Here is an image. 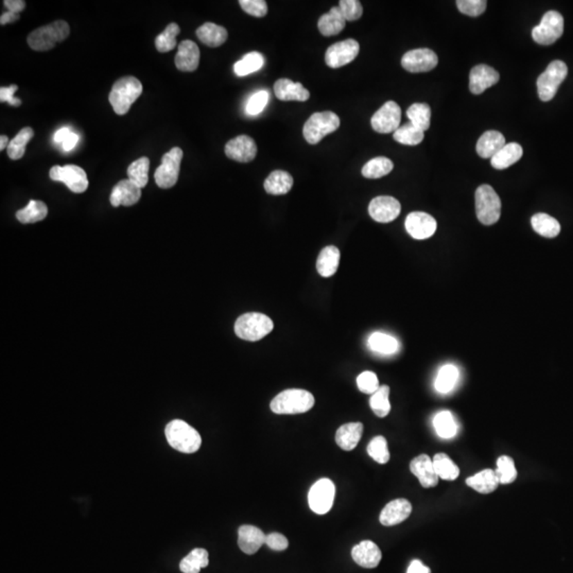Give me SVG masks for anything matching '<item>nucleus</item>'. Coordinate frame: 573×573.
Segmentation results:
<instances>
[{
  "label": "nucleus",
  "instance_id": "obj_1",
  "mask_svg": "<svg viewBox=\"0 0 573 573\" xmlns=\"http://www.w3.org/2000/svg\"><path fill=\"white\" fill-rule=\"evenodd\" d=\"M168 444L183 453H195L202 445V437L186 421L173 419L165 428Z\"/></svg>",
  "mask_w": 573,
  "mask_h": 573
},
{
  "label": "nucleus",
  "instance_id": "obj_2",
  "mask_svg": "<svg viewBox=\"0 0 573 573\" xmlns=\"http://www.w3.org/2000/svg\"><path fill=\"white\" fill-rule=\"evenodd\" d=\"M315 401V397L308 391L289 389L275 396L270 407L276 414H301L311 410Z\"/></svg>",
  "mask_w": 573,
  "mask_h": 573
},
{
  "label": "nucleus",
  "instance_id": "obj_3",
  "mask_svg": "<svg viewBox=\"0 0 573 573\" xmlns=\"http://www.w3.org/2000/svg\"><path fill=\"white\" fill-rule=\"evenodd\" d=\"M143 94V84L135 77H125L115 82L109 101L117 115H125Z\"/></svg>",
  "mask_w": 573,
  "mask_h": 573
},
{
  "label": "nucleus",
  "instance_id": "obj_4",
  "mask_svg": "<svg viewBox=\"0 0 573 573\" xmlns=\"http://www.w3.org/2000/svg\"><path fill=\"white\" fill-rule=\"evenodd\" d=\"M272 319L259 312L245 313L235 323V333L239 338L245 341L261 340L273 330Z\"/></svg>",
  "mask_w": 573,
  "mask_h": 573
},
{
  "label": "nucleus",
  "instance_id": "obj_5",
  "mask_svg": "<svg viewBox=\"0 0 573 573\" xmlns=\"http://www.w3.org/2000/svg\"><path fill=\"white\" fill-rule=\"evenodd\" d=\"M71 33L69 24L64 21H53L30 33L28 45L35 51H47L53 49L58 43L65 41Z\"/></svg>",
  "mask_w": 573,
  "mask_h": 573
},
{
  "label": "nucleus",
  "instance_id": "obj_6",
  "mask_svg": "<svg viewBox=\"0 0 573 573\" xmlns=\"http://www.w3.org/2000/svg\"><path fill=\"white\" fill-rule=\"evenodd\" d=\"M340 127V118L333 112L315 113L305 123L303 134L307 143L317 145L326 135L337 131Z\"/></svg>",
  "mask_w": 573,
  "mask_h": 573
},
{
  "label": "nucleus",
  "instance_id": "obj_7",
  "mask_svg": "<svg viewBox=\"0 0 573 573\" xmlns=\"http://www.w3.org/2000/svg\"><path fill=\"white\" fill-rule=\"evenodd\" d=\"M476 211L479 221L484 225L498 222L501 215V200L490 185H481L476 191Z\"/></svg>",
  "mask_w": 573,
  "mask_h": 573
},
{
  "label": "nucleus",
  "instance_id": "obj_8",
  "mask_svg": "<svg viewBox=\"0 0 573 573\" xmlns=\"http://www.w3.org/2000/svg\"><path fill=\"white\" fill-rule=\"evenodd\" d=\"M568 75V67L562 61H553L549 64L546 71L537 79V91L539 99L550 101L558 93V87Z\"/></svg>",
  "mask_w": 573,
  "mask_h": 573
},
{
  "label": "nucleus",
  "instance_id": "obj_9",
  "mask_svg": "<svg viewBox=\"0 0 573 573\" xmlns=\"http://www.w3.org/2000/svg\"><path fill=\"white\" fill-rule=\"evenodd\" d=\"M183 150L173 148L161 157V165L155 171V182L159 188L168 189L175 186L179 179V169L183 159Z\"/></svg>",
  "mask_w": 573,
  "mask_h": 573
},
{
  "label": "nucleus",
  "instance_id": "obj_10",
  "mask_svg": "<svg viewBox=\"0 0 573 573\" xmlns=\"http://www.w3.org/2000/svg\"><path fill=\"white\" fill-rule=\"evenodd\" d=\"M564 32V17L558 12L549 11L542 21L533 28L532 37L539 45L548 46L555 43Z\"/></svg>",
  "mask_w": 573,
  "mask_h": 573
},
{
  "label": "nucleus",
  "instance_id": "obj_11",
  "mask_svg": "<svg viewBox=\"0 0 573 573\" xmlns=\"http://www.w3.org/2000/svg\"><path fill=\"white\" fill-rule=\"evenodd\" d=\"M335 483L328 478L319 479L311 486L308 494L309 506L317 515L327 514L335 501Z\"/></svg>",
  "mask_w": 573,
  "mask_h": 573
},
{
  "label": "nucleus",
  "instance_id": "obj_12",
  "mask_svg": "<svg viewBox=\"0 0 573 573\" xmlns=\"http://www.w3.org/2000/svg\"><path fill=\"white\" fill-rule=\"evenodd\" d=\"M49 177L53 181L65 184L69 191L75 193H84L89 187L87 173L79 166H53L50 169Z\"/></svg>",
  "mask_w": 573,
  "mask_h": 573
},
{
  "label": "nucleus",
  "instance_id": "obj_13",
  "mask_svg": "<svg viewBox=\"0 0 573 573\" xmlns=\"http://www.w3.org/2000/svg\"><path fill=\"white\" fill-rule=\"evenodd\" d=\"M360 46L355 39H349L333 44L327 49L325 61L330 69H340L356 59Z\"/></svg>",
  "mask_w": 573,
  "mask_h": 573
},
{
  "label": "nucleus",
  "instance_id": "obj_14",
  "mask_svg": "<svg viewBox=\"0 0 573 573\" xmlns=\"http://www.w3.org/2000/svg\"><path fill=\"white\" fill-rule=\"evenodd\" d=\"M439 63L434 51L428 48L413 49L405 53L401 59V66L409 73H427L432 71Z\"/></svg>",
  "mask_w": 573,
  "mask_h": 573
},
{
  "label": "nucleus",
  "instance_id": "obj_15",
  "mask_svg": "<svg viewBox=\"0 0 573 573\" xmlns=\"http://www.w3.org/2000/svg\"><path fill=\"white\" fill-rule=\"evenodd\" d=\"M400 119V107L395 101H387L373 115L371 123L377 133L389 134L398 129Z\"/></svg>",
  "mask_w": 573,
  "mask_h": 573
},
{
  "label": "nucleus",
  "instance_id": "obj_16",
  "mask_svg": "<svg viewBox=\"0 0 573 573\" xmlns=\"http://www.w3.org/2000/svg\"><path fill=\"white\" fill-rule=\"evenodd\" d=\"M437 221L432 215L423 211L409 213L406 219V229L409 235L417 240L430 238L437 231Z\"/></svg>",
  "mask_w": 573,
  "mask_h": 573
},
{
  "label": "nucleus",
  "instance_id": "obj_17",
  "mask_svg": "<svg viewBox=\"0 0 573 573\" xmlns=\"http://www.w3.org/2000/svg\"><path fill=\"white\" fill-rule=\"evenodd\" d=\"M401 205L395 197L381 195L371 201L369 215L379 223L392 222L400 213Z\"/></svg>",
  "mask_w": 573,
  "mask_h": 573
},
{
  "label": "nucleus",
  "instance_id": "obj_18",
  "mask_svg": "<svg viewBox=\"0 0 573 573\" xmlns=\"http://www.w3.org/2000/svg\"><path fill=\"white\" fill-rule=\"evenodd\" d=\"M225 155L229 159L239 163L254 161L257 155V146L254 139L247 135H240L231 139L225 146Z\"/></svg>",
  "mask_w": 573,
  "mask_h": 573
},
{
  "label": "nucleus",
  "instance_id": "obj_19",
  "mask_svg": "<svg viewBox=\"0 0 573 573\" xmlns=\"http://www.w3.org/2000/svg\"><path fill=\"white\" fill-rule=\"evenodd\" d=\"M500 76L491 66L480 64L471 69L469 75V89L475 95L484 93L488 87L498 83Z\"/></svg>",
  "mask_w": 573,
  "mask_h": 573
},
{
  "label": "nucleus",
  "instance_id": "obj_20",
  "mask_svg": "<svg viewBox=\"0 0 573 573\" xmlns=\"http://www.w3.org/2000/svg\"><path fill=\"white\" fill-rule=\"evenodd\" d=\"M412 513V504L407 499H395L381 511L379 520L385 527H393L407 520Z\"/></svg>",
  "mask_w": 573,
  "mask_h": 573
},
{
  "label": "nucleus",
  "instance_id": "obj_21",
  "mask_svg": "<svg viewBox=\"0 0 573 573\" xmlns=\"http://www.w3.org/2000/svg\"><path fill=\"white\" fill-rule=\"evenodd\" d=\"M410 470L425 488H432L439 484L440 478L433 466L432 459L427 455H421L413 459L410 463Z\"/></svg>",
  "mask_w": 573,
  "mask_h": 573
},
{
  "label": "nucleus",
  "instance_id": "obj_22",
  "mask_svg": "<svg viewBox=\"0 0 573 573\" xmlns=\"http://www.w3.org/2000/svg\"><path fill=\"white\" fill-rule=\"evenodd\" d=\"M351 558L359 566L373 569L380 564L382 553L372 540H363L353 547L351 550Z\"/></svg>",
  "mask_w": 573,
  "mask_h": 573
},
{
  "label": "nucleus",
  "instance_id": "obj_23",
  "mask_svg": "<svg viewBox=\"0 0 573 573\" xmlns=\"http://www.w3.org/2000/svg\"><path fill=\"white\" fill-rule=\"evenodd\" d=\"M141 197V188L127 179H123L114 187L109 201L114 207L132 206L136 204Z\"/></svg>",
  "mask_w": 573,
  "mask_h": 573
},
{
  "label": "nucleus",
  "instance_id": "obj_24",
  "mask_svg": "<svg viewBox=\"0 0 573 573\" xmlns=\"http://www.w3.org/2000/svg\"><path fill=\"white\" fill-rule=\"evenodd\" d=\"M265 536L263 530L254 526L245 524L238 530V546L245 554H255L265 545Z\"/></svg>",
  "mask_w": 573,
  "mask_h": 573
},
{
  "label": "nucleus",
  "instance_id": "obj_25",
  "mask_svg": "<svg viewBox=\"0 0 573 573\" xmlns=\"http://www.w3.org/2000/svg\"><path fill=\"white\" fill-rule=\"evenodd\" d=\"M200 63V49L197 44L193 41H183L179 45L177 57H175V66L181 71H197Z\"/></svg>",
  "mask_w": 573,
  "mask_h": 573
},
{
  "label": "nucleus",
  "instance_id": "obj_26",
  "mask_svg": "<svg viewBox=\"0 0 573 573\" xmlns=\"http://www.w3.org/2000/svg\"><path fill=\"white\" fill-rule=\"evenodd\" d=\"M274 93L281 101H301L304 103L310 98L308 89L301 83H295L289 79H279L275 82Z\"/></svg>",
  "mask_w": 573,
  "mask_h": 573
},
{
  "label": "nucleus",
  "instance_id": "obj_27",
  "mask_svg": "<svg viewBox=\"0 0 573 573\" xmlns=\"http://www.w3.org/2000/svg\"><path fill=\"white\" fill-rule=\"evenodd\" d=\"M363 434L361 423H349L342 425L335 432V442L341 449L351 451L356 448Z\"/></svg>",
  "mask_w": 573,
  "mask_h": 573
},
{
  "label": "nucleus",
  "instance_id": "obj_28",
  "mask_svg": "<svg viewBox=\"0 0 573 573\" xmlns=\"http://www.w3.org/2000/svg\"><path fill=\"white\" fill-rule=\"evenodd\" d=\"M346 25V19H344L340 8H331L328 13L323 14L317 21V27L319 32L324 37H333L342 31Z\"/></svg>",
  "mask_w": 573,
  "mask_h": 573
},
{
  "label": "nucleus",
  "instance_id": "obj_29",
  "mask_svg": "<svg viewBox=\"0 0 573 573\" xmlns=\"http://www.w3.org/2000/svg\"><path fill=\"white\" fill-rule=\"evenodd\" d=\"M505 145L504 136L500 132L487 131L477 143V153L482 159H493Z\"/></svg>",
  "mask_w": 573,
  "mask_h": 573
},
{
  "label": "nucleus",
  "instance_id": "obj_30",
  "mask_svg": "<svg viewBox=\"0 0 573 573\" xmlns=\"http://www.w3.org/2000/svg\"><path fill=\"white\" fill-rule=\"evenodd\" d=\"M466 484L479 494H491L497 490L500 482L497 477L496 471L493 469H483L478 474L466 479Z\"/></svg>",
  "mask_w": 573,
  "mask_h": 573
},
{
  "label": "nucleus",
  "instance_id": "obj_31",
  "mask_svg": "<svg viewBox=\"0 0 573 573\" xmlns=\"http://www.w3.org/2000/svg\"><path fill=\"white\" fill-rule=\"evenodd\" d=\"M340 251L335 245H329L319 252L317 261V270L323 277H330L335 274L340 263Z\"/></svg>",
  "mask_w": 573,
  "mask_h": 573
},
{
  "label": "nucleus",
  "instance_id": "obj_32",
  "mask_svg": "<svg viewBox=\"0 0 573 573\" xmlns=\"http://www.w3.org/2000/svg\"><path fill=\"white\" fill-rule=\"evenodd\" d=\"M522 155L524 150L519 143H506L493 159H491V164L495 169L503 170L517 163L522 157Z\"/></svg>",
  "mask_w": 573,
  "mask_h": 573
},
{
  "label": "nucleus",
  "instance_id": "obj_33",
  "mask_svg": "<svg viewBox=\"0 0 573 573\" xmlns=\"http://www.w3.org/2000/svg\"><path fill=\"white\" fill-rule=\"evenodd\" d=\"M197 37L200 41L209 47H220L227 42V30L224 27L213 23H205L197 30Z\"/></svg>",
  "mask_w": 573,
  "mask_h": 573
},
{
  "label": "nucleus",
  "instance_id": "obj_34",
  "mask_svg": "<svg viewBox=\"0 0 573 573\" xmlns=\"http://www.w3.org/2000/svg\"><path fill=\"white\" fill-rule=\"evenodd\" d=\"M263 186L269 195H285L292 188L293 177L285 171L275 170L265 179Z\"/></svg>",
  "mask_w": 573,
  "mask_h": 573
},
{
  "label": "nucleus",
  "instance_id": "obj_35",
  "mask_svg": "<svg viewBox=\"0 0 573 573\" xmlns=\"http://www.w3.org/2000/svg\"><path fill=\"white\" fill-rule=\"evenodd\" d=\"M47 215L48 207L44 202L31 200L27 206L16 213V218L23 224H32L44 220Z\"/></svg>",
  "mask_w": 573,
  "mask_h": 573
},
{
  "label": "nucleus",
  "instance_id": "obj_36",
  "mask_svg": "<svg viewBox=\"0 0 573 573\" xmlns=\"http://www.w3.org/2000/svg\"><path fill=\"white\" fill-rule=\"evenodd\" d=\"M533 229L546 238H554L560 233L561 224L558 221L547 213H536L531 219Z\"/></svg>",
  "mask_w": 573,
  "mask_h": 573
},
{
  "label": "nucleus",
  "instance_id": "obj_37",
  "mask_svg": "<svg viewBox=\"0 0 573 573\" xmlns=\"http://www.w3.org/2000/svg\"><path fill=\"white\" fill-rule=\"evenodd\" d=\"M459 379V369L456 365L446 364L441 367L435 379V390L441 394H448L456 387Z\"/></svg>",
  "mask_w": 573,
  "mask_h": 573
},
{
  "label": "nucleus",
  "instance_id": "obj_38",
  "mask_svg": "<svg viewBox=\"0 0 573 573\" xmlns=\"http://www.w3.org/2000/svg\"><path fill=\"white\" fill-rule=\"evenodd\" d=\"M433 466L439 478L445 481L456 480L460 476V468L446 453H437L432 459Z\"/></svg>",
  "mask_w": 573,
  "mask_h": 573
},
{
  "label": "nucleus",
  "instance_id": "obj_39",
  "mask_svg": "<svg viewBox=\"0 0 573 573\" xmlns=\"http://www.w3.org/2000/svg\"><path fill=\"white\" fill-rule=\"evenodd\" d=\"M209 552L205 549H193L179 563V570L183 573H200L201 569L209 566Z\"/></svg>",
  "mask_w": 573,
  "mask_h": 573
},
{
  "label": "nucleus",
  "instance_id": "obj_40",
  "mask_svg": "<svg viewBox=\"0 0 573 573\" xmlns=\"http://www.w3.org/2000/svg\"><path fill=\"white\" fill-rule=\"evenodd\" d=\"M433 426H434L437 435L442 437V439H445V440L452 439L458 433V425H457L456 419L453 417L452 413L449 412V411H442V412L437 413L433 418Z\"/></svg>",
  "mask_w": 573,
  "mask_h": 573
},
{
  "label": "nucleus",
  "instance_id": "obj_41",
  "mask_svg": "<svg viewBox=\"0 0 573 573\" xmlns=\"http://www.w3.org/2000/svg\"><path fill=\"white\" fill-rule=\"evenodd\" d=\"M369 347L381 355H393L399 349V342L392 335L383 333H374L369 339Z\"/></svg>",
  "mask_w": 573,
  "mask_h": 573
},
{
  "label": "nucleus",
  "instance_id": "obj_42",
  "mask_svg": "<svg viewBox=\"0 0 573 573\" xmlns=\"http://www.w3.org/2000/svg\"><path fill=\"white\" fill-rule=\"evenodd\" d=\"M33 136H35V132L32 127H26L21 129L19 134L12 141H10L9 146H8L7 152L10 159L13 161L21 159L25 155L26 146L30 143Z\"/></svg>",
  "mask_w": 573,
  "mask_h": 573
},
{
  "label": "nucleus",
  "instance_id": "obj_43",
  "mask_svg": "<svg viewBox=\"0 0 573 573\" xmlns=\"http://www.w3.org/2000/svg\"><path fill=\"white\" fill-rule=\"evenodd\" d=\"M394 165L387 157H379L367 161L362 168V175L367 179H380L393 170Z\"/></svg>",
  "mask_w": 573,
  "mask_h": 573
},
{
  "label": "nucleus",
  "instance_id": "obj_44",
  "mask_svg": "<svg viewBox=\"0 0 573 573\" xmlns=\"http://www.w3.org/2000/svg\"><path fill=\"white\" fill-rule=\"evenodd\" d=\"M407 116L410 123L421 131H427L430 127L431 109L426 103H414L409 107Z\"/></svg>",
  "mask_w": 573,
  "mask_h": 573
},
{
  "label": "nucleus",
  "instance_id": "obj_45",
  "mask_svg": "<svg viewBox=\"0 0 573 573\" xmlns=\"http://www.w3.org/2000/svg\"><path fill=\"white\" fill-rule=\"evenodd\" d=\"M393 137L397 143L403 145L416 146L424 141L425 133L412 123H408L399 127L393 134Z\"/></svg>",
  "mask_w": 573,
  "mask_h": 573
},
{
  "label": "nucleus",
  "instance_id": "obj_46",
  "mask_svg": "<svg viewBox=\"0 0 573 573\" xmlns=\"http://www.w3.org/2000/svg\"><path fill=\"white\" fill-rule=\"evenodd\" d=\"M263 63H265V60H263V55L254 51V53H247L240 61L237 62L233 66V71L236 75L243 77V76L259 71L263 67Z\"/></svg>",
  "mask_w": 573,
  "mask_h": 573
},
{
  "label": "nucleus",
  "instance_id": "obj_47",
  "mask_svg": "<svg viewBox=\"0 0 573 573\" xmlns=\"http://www.w3.org/2000/svg\"><path fill=\"white\" fill-rule=\"evenodd\" d=\"M389 396H390V387L387 385H381L369 399L371 408L377 416L385 417L390 413L391 403Z\"/></svg>",
  "mask_w": 573,
  "mask_h": 573
},
{
  "label": "nucleus",
  "instance_id": "obj_48",
  "mask_svg": "<svg viewBox=\"0 0 573 573\" xmlns=\"http://www.w3.org/2000/svg\"><path fill=\"white\" fill-rule=\"evenodd\" d=\"M150 161L148 157H141L133 161L127 168V177L131 182L139 188H143L148 183V173H149Z\"/></svg>",
  "mask_w": 573,
  "mask_h": 573
},
{
  "label": "nucleus",
  "instance_id": "obj_49",
  "mask_svg": "<svg viewBox=\"0 0 573 573\" xmlns=\"http://www.w3.org/2000/svg\"><path fill=\"white\" fill-rule=\"evenodd\" d=\"M181 29L175 23L169 24L166 29L155 39V46L159 53H169L177 46V37Z\"/></svg>",
  "mask_w": 573,
  "mask_h": 573
},
{
  "label": "nucleus",
  "instance_id": "obj_50",
  "mask_svg": "<svg viewBox=\"0 0 573 573\" xmlns=\"http://www.w3.org/2000/svg\"><path fill=\"white\" fill-rule=\"evenodd\" d=\"M497 477L500 484H511L518 476L514 460L509 456L499 457L497 460Z\"/></svg>",
  "mask_w": 573,
  "mask_h": 573
},
{
  "label": "nucleus",
  "instance_id": "obj_51",
  "mask_svg": "<svg viewBox=\"0 0 573 573\" xmlns=\"http://www.w3.org/2000/svg\"><path fill=\"white\" fill-rule=\"evenodd\" d=\"M367 453L373 460L379 464H387L390 461V451L387 447V442L382 435L375 437L367 445Z\"/></svg>",
  "mask_w": 573,
  "mask_h": 573
},
{
  "label": "nucleus",
  "instance_id": "obj_52",
  "mask_svg": "<svg viewBox=\"0 0 573 573\" xmlns=\"http://www.w3.org/2000/svg\"><path fill=\"white\" fill-rule=\"evenodd\" d=\"M339 8L346 21H358L363 14V8L358 0H341Z\"/></svg>",
  "mask_w": 573,
  "mask_h": 573
},
{
  "label": "nucleus",
  "instance_id": "obj_53",
  "mask_svg": "<svg viewBox=\"0 0 573 573\" xmlns=\"http://www.w3.org/2000/svg\"><path fill=\"white\" fill-rule=\"evenodd\" d=\"M357 385H358V389L361 392L369 395L374 394L380 387L378 377L375 373L369 372V371L359 375L358 378H357Z\"/></svg>",
  "mask_w": 573,
  "mask_h": 573
},
{
  "label": "nucleus",
  "instance_id": "obj_54",
  "mask_svg": "<svg viewBox=\"0 0 573 573\" xmlns=\"http://www.w3.org/2000/svg\"><path fill=\"white\" fill-rule=\"evenodd\" d=\"M487 3L485 0H459L457 1L458 9L460 10L461 13L465 15L480 16L481 14L484 13L486 9Z\"/></svg>",
  "mask_w": 573,
  "mask_h": 573
},
{
  "label": "nucleus",
  "instance_id": "obj_55",
  "mask_svg": "<svg viewBox=\"0 0 573 573\" xmlns=\"http://www.w3.org/2000/svg\"><path fill=\"white\" fill-rule=\"evenodd\" d=\"M270 94L267 91H257L256 94L249 98L247 105V113L251 116H256L261 114L265 109L269 101Z\"/></svg>",
  "mask_w": 573,
  "mask_h": 573
},
{
  "label": "nucleus",
  "instance_id": "obj_56",
  "mask_svg": "<svg viewBox=\"0 0 573 573\" xmlns=\"http://www.w3.org/2000/svg\"><path fill=\"white\" fill-rule=\"evenodd\" d=\"M239 5L243 11L255 17H263L267 13V5L265 0H240Z\"/></svg>",
  "mask_w": 573,
  "mask_h": 573
},
{
  "label": "nucleus",
  "instance_id": "obj_57",
  "mask_svg": "<svg viewBox=\"0 0 573 573\" xmlns=\"http://www.w3.org/2000/svg\"><path fill=\"white\" fill-rule=\"evenodd\" d=\"M265 545L274 551H283L288 548L289 542L287 537L281 533H271L265 536Z\"/></svg>",
  "mask_w": 573,
  "mask_h": 573
},
{
  "label": "nucleus",
  "instance_id": "obj_58",
  "mask_svg": "<svg viewBox=\"0 0 573 573\" xmlns=\"http://www.w3.org/2000/svg\"><path fill=\"white\" fill-rule=\"evenodd\" d=\"M19 89L17 85H11L10 87H1L0 89V101L8 103L11 107H19L21 105V100L14 97V93Z\"/></svg>",
  "mask_w": 573,
  "mask_h": 573
},
{
  "label": "nucleus",
  "instance_id": "obj_59",
  "mask_svg": "<svg viewBox=\"0 0 573 573\" xmlns=\"http://www.w3.org/2000/svg\"><path fill=\"white\" fill-rule=\"evenodd\" d=\"M3 3L8 11L14 12V13L19 14L26 8V3L24 0H6Z\"/></svg>",
  "mask_w": 573,
  "mask_h": 573
},
{
  "label": "nucleus",
  "instance_id": "obj_60",
  "mask_svg": "<svg viewBox=\"0 0 573 573\" xmlns=\"http://www.w3.org/2000/svg\"><path fill=\"white\" fill-rule=\"evenodd\" d=\"M407 573H431L429 567L425 566L421 561L414 560L411 562Z\"/></svg>",
  "mask_w": 573,
  "mask_h": 573
},
{
  "label": "nucleus",
  "instance_id": "obj_61",
  "mask_svg": "<svg viewBox=\"0 0 573 573\" xmlns=\"http://www.w3.org/2000/svg\"><path fill=\"white\" fill-rule=\"evenodd\" d=\"M19 13H14V12H6L3 13V15L0 16V25L5 26L8 25V24H14L16 21H19Z\"/></svg>",
  "mask_w": 573,
  "mask_h": 573
},
{
  "label": "nucleus",
  "instance_id": "obj_62",
  "mask_svg": "<svg viewBox=\"0 0 573 573\" xmlns=\"http://www.w3.org/2000/svg\"><path fill=\"white\" fill-rule=\"evenodd\" d=\"M78 141H79V136H78L77 134L71 132V133L69 134V137H67V139L64 141V143H62V148H63L64 151H71V150H73V148L76 147Z\"/></svg>",
  "mask_w": 573,
  "mask_h": 573
},
{
  "label": "nucleus",
  "instance_id": "obj_63",
  "mask_svg": "<svg viewBox=\"0 0 573 573\" xmlns=\"http://www.w3.org/2000/svg\"><path fill=\"white\" fill-rule=\"evenodd\" d=\"M71 133V131L69 129V127H62V129H60L59 131L55 134V137H53V139H55V143L62 145V143H64V141L69 137V135Z\"/></svg>",
  "mask_w": 573,
  "mask_h": 573
},
{
  "label": "nucleus",
  "instance_id": "obj_64",
  "mask_svg": "<svg viewBox=\"0 0 573 573\" xmlns=\"http://www.w3.org/2000/svg\"><path fill=\"white\" fill-rule=\"evenodd\" d=\"M9 143L10 141L8 136H6V135H1V137H0V151H3V150H5V148H8Z\"/></svg>",
  "mask_w": 573,
  "mask_h": 573
}]
</instances>
